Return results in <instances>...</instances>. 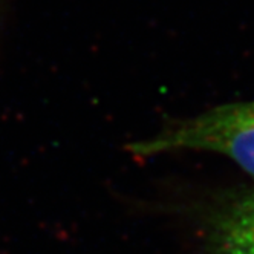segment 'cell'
Returning a JSON list of instances; mask_svg holds the SVG:
<instances>
[{"mask_svg": "<svg viewBox=\"0 0 254 254\" xmlns=\"http://www.w3.org/2000/svg\"><path fill=\"white\" fill-rule=\"evenodd\" d=\"M138 156L176 150L221 153L254 178V101L231 103L166 127L158 135L132 142Z\"/></svg>", "mask_w": 254, "mask_h": 254, "instance_id": "6da1fadb", "label": "cell"}, {"mask_svg": "<svg viewBox=\"0 0 254 254\" xmlns=\"http://www.w3.org/2000/svg\"><path fill=\"white\" fill-rule=\"evenodd\" d=\"M208 254H254V189H239L219 199L202 222Z\"/></svg>", "mask_w": 254, "mask_h": 254, "instance_id": "7a4b0ae2", "label": "cell"}]
</instances>
